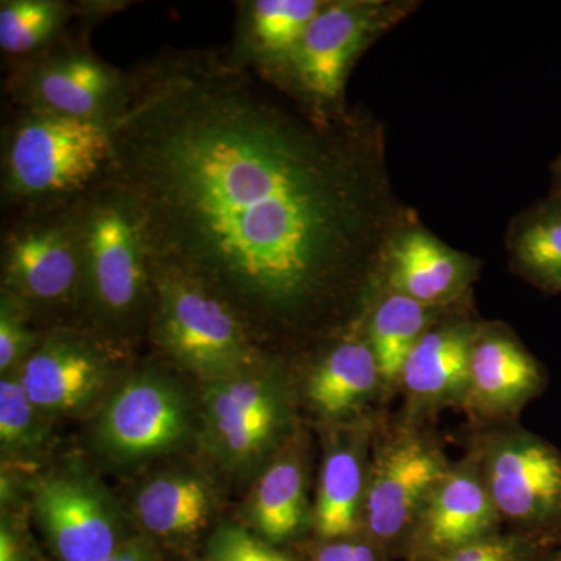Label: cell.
Masks as SVG:
<instances>
[{
  "instance_id": "obj_1",
  "label": "cell",
  "mask_w": 561,
  "mask_h": 561,
  "mask_svg": "<svg viewBox=\"0 0 561 561\" xmlns=\"http://www.w3.org/2000/svg\"><path fill=\"white\" fill-rule=\"evenodd\" d=\"M127 73L110 180L151 260L227 301L257 342L379 290L400 228L359 119L309 113L224 49H165Z\"/></svg>"
},
{
  "instance_id": "obj_2",
  "label": "cell",
  "mask_w": 561,
  "mask_h": 561,
  "mask_svg": "<svg viewBox=\"0 0 561 561\" xmlns=\"http://www.w3.org/2000/svg\"><path fill=\"white\" fill-rule=\"evenodd\" d=\"M110 124L9 105L0 146V197L7 216L60 208L110 180Z\"/></svg>"
},
{
  "instance_id": "obj_3",
  "label": "cell",
  "mask_w": 561,
  "mask_h": 561,
  "mask_svg": "<svg viewBox=\"0 0 561 561\" xmlns=\"http://www.w3.org/2000/svg\"><path fill=\"white\" fill-rule=\"evenodd\" d=\"M80 316L106 342L150 323L153 260L130 198L108 180L81 198Z\"/></svg>"
},
{
  "instance_id": "obj_4",
  "label": "cell",
  "mask_w": 561,
  "mask_h": 561,
  "mask_svg": "<svg viewBox=\"0 0 561 561\" xmlns=\"http://www.w3.org/2000/svg\"><path fill=\"white\" fill-rule=\"evenodd\" d=\"M149 330L173 364L205 382L241 375L271 359L227 301L154 261Z\"/></svg>"
},
{
  "instance_id": "obj_5",
  "label": "cell",
  "mask_w": 561,
  "mask_h": 561,
  "mask_svg": "<svg viewBox=\"0 0 561 561\" xmlns=\"http://www.w3.org/2000/svg\"><path fill=\"white\" fill-rule=\"evenodd\" d=\"M408 10V3L381 0H328L289 60L265 83L316 116H343L354 62Z\"/></svg>"
},
{
  "instance_id": "obj_6",
  "label": "cell",
  "mask_w": 561,
  "mask_h": 561,
  "mask_svg": "<svg viewBox=\"0 0 561 561\" xmlns=\"http://www.w3.org/2000/svg\"><path fill=\"white\" fill-rule=\"evenodd\" d=\"M451 467L423 423L404 416L393 426L375 427L360 534L390 561L404 559L421 507Z\"/></svg>"
},
{
  "instance_id": "obj_7",
  "label": "cell",
  "mask_w": 561,
  "mask_h": 561,
  "mask_svg": "<svg viewBox=\"0 0 561 561\" xmlns=\"http://www.w3.org/2000/svg\"><path fill=\"white\" fill-rule=\"evenodd\" d=\"M83 247L81 198L60 208L7 216L2 291L33 317L80 312Z\"/></svg>"
},
{
  "instance_id": "obj_8",
  "label": "cell",
  "mask_w": 561,
  "mask_h": 561,
  "mask_svg": "<svg viewBox=\"0 0 561 561\" xmlns=\"http://www.w3.org/2000/svg\"><path fill=\"white\" fill-rule=\"evenodd\" d=\"M474 454L504 529L561 538V453L515 421L481 426Z\"/></svg>"
},
{
  "instance_id": "obj_9",
  "label": "cell",
  "mask_w": 561,
  "mask_h": 561,
  "mask_svg": "<svg viewBox=\"0 0 561 561\" xmlns=\"http://www.w3.org/2000/svg\"><path fill=\"white\" fill-rule=\"evenodd\" d=\"M286 376L272 359L231 378L205 382L203 442L230 471H249L290 438L294 404Z\"/></svg>"
},
{
  "instance_id": "obj_10",
  "label": "cell",
  "mask_w": 561,
  "mask_h": 561,
  "mask_svg": "<svg viewBox=\"0 0 561 561\" xmlns=\"http://www.w3.org/2000/svg\"><path fill=\"white\" fill-rule=\"evenodd\" d=\"M3 87L11 106L111 124L124 106L128 73L87 41L66 36L35 57L11 61Z\"/></svg>"
},
{
  "instance_id": "obj_11",
  "label": "cell",
  "mask_w": 561,
  "mask_h": 561,
  "mask_svg": "<svg viewBox=\"0 0 561 561\" xmlns=\"http://www.w3.org/2000/svg\"><path fill=\"white\" fill-rule=\"evenodd\" d=\"M191 420L190 401L175 382L160 373H138L111 394L95 426V445L114 463H139L179 448Z\"/></svg>"
},
{
  "instance_id": "obj_12",
  "label": "cell",
  "mask_w": 561,
  "mask_h": 561,
  "mask_svg": "<svg viewBox=\"0 0 561 561\" xmlns=\"http://www.w3.org/2000/svg\"><path fill=\"white\" fill-rule=\"evenodd\" d=\"M32 507L60 561H106L127 541L108 491L81 468L36 479Z\"/></svg>"
},
{
  "instance_id": "obj_13",
  "label": "cell",
  "mask_w": 561,
  "mask_h": 561,
  "mask_svg": "<svg viewBox=\"0 0 561 561\" xmlns=\"http://www.w3.org/2000/svg\"><path fill=\"white\" fill-rule=\"evenodd\" d=\"M113 343L81 328H54L14 373L44 415H73L102 397L116 375Z\"/></svg>"
},
{
  "instance_id": "obj_14",
  "label": "cell",
  "mask_w": 561,
  "mask_h": 561,
  "mask_svg": "<svg viewBox=\"0 0 561 561\" xmlns=\"http://www.w3.org/2000/svg\"><path fill=\"white\" fill-rule=\"evenodd\" d=\"M474 454L453 463L416 516L402 561L437 559L504 531Z\"/></svg>"
},
{
  "instance_id": "obj_15",
  "label": "cell",
  "mask_w": 561,
  "mask_h": 561,
  "mask_svg": "<svg viewBox=\"0 0 561 561\" xmlns=\"http://www.w3.org/2000/svg\"><path fill=\"white\" fill-rule=\"evenodd\" d=\"M545 370L507 328L483 324L472 346L463 408L481 426L515 421L546 387Z\"/></svg>"
},
{
  "instance_id": "obj_16",
  "label": "cell",
  "mask_w": 561,
  "mask_h": 561,
  "mask_svg": "<svg viewBox=\"0 0 561 561\" xmlns=\"http://www.w3.org/2000/svg\"><path fill=\"white\" fill-rule=\"evenodd\" d=\"M482 328L470 320H440L420 339L398 383L405 419L424 423L443 409L463 408L472 346Z\"/></svg>"
},
{
  "instance_id": "obj_17",
  "label": "cell",
  "mask_w": 561,
  "mask_h": 561,
  "mask_svg": "<svg viewBox=\"0 0 561 561\" xmlns=\"http://www.w3.org/2000/svg\"><path fill=\"white\" fill-rule=\"evenodd\" d=\"M479 262L420 227H402L383 253L379 290L404 295L430 308L460 302L478 278Z\"/></svg>"
},
{
  "instance_id": "obj_18",
  "label": "cell",
  "mask_w": 561,
  "mask_h": 561,
  "mask_svg": "<svg viewBox=\"0 0 561 561\" xmlns=\"http://www.w3.org/2000/svg\"><path fill=\"white\" fill-rule=\"evenodd\" d=\"M328 0H245L236 3L234 36L225 50L236 68L268 81L297 49Z\"/></svg>"
},
{
  "instance_id": "obj_19",
  "label": "cell",
  "mask_w": 561,
  "mask_h": 561,
  "mask_svg": "<svg viewBox=\"0 0 561 561\" xmlns=\"http://www.w3.org/2000/svg\"><path fill=\"white\" fill-rule=\"evenodd\" d=\"M373 434L370 421H356L331 442L321 467L312 515L319 541L360 534Z\"/></svg>"
},
{
  "instance_id": "obj_20",
  "label": "cell",
  "mask_w": 561,
  "mask_h": 561,
  "mask_svg": "<svg viewBox=\"0 0 561 561\" xmlns=\"http://www.w3.org/2000/svg\"><path fill=\"white\" fill-rule=\"evenodd\" d=\"M383 389L364 320L324 353L309 375L306 394L312 408L330 420L354 415Z\"/></svg>"
},
{
  "instance_id": "obj_21",
  "label": "cell",
  "mask_w": 561,
  "mask_h": 561,
  "mask_svg": "<svg viewBox=\"0 0 561 561\" xmlns=\"http://www.w3.org/2000/svg\"><path fill=\"white\" fill-rule=\"evenodd\" d=\"M300 445L290 437L251 493L250 522L257 537L273 546L300 537L309 523L306 465Z\"/></svg>"
},
{
  "instance_id": "obj_22",
  "label": "cell",
  "mask_w": 561,
  "mask_h": 561,
  "mask_svg": "<svg viewBox=\"0 0 561 561\" xmlns=\"http://www.w3.org/2000/svg\"><path fill=\"white\" fill-rule=\"evenodd\" d=\"M136 516L161 540L186 541L208 527L214 494L205 479L190 472L157 476L138 491Z\"/></svg>"
},
{
  "instance_id": "obj_23",
  "label": "cell",
  "mask_w": 561,
  "mask_h": 561,
  "mask_svg": "<svg viewBox=\"0 0 561 561\" xmlns=\"http://www.w3.org/2000/svg\"><path fill=\"white\" fill-rule=\"evenodd\" d=\"M364 320L383 389H398L402 367L420 339L442 320L446 309L430 308L394 291L379 290Z\"/></svg>"
},
{
  "instance_id": "obj_24",
  "label": "cell",
  "mask_w": 561,
  "mask_h": 561,
  "mask_svg": "<svg viewBox=\"0 0 561 561\" xmlns=\"http://www.w3.org/2000/svg\"><path fill=\"white\" fill-rule=\"evenodd\" d=\"M512 265L546 294H561V197L553 194L516 220L508 239Z\"/></svg>"
},
{
  "instance_id": "obj_25",
  "label": "cell",
  "mask_w": 561,
  "mask_h": 561,
  "mask_svg": "<svg viewBox=\"0 0 561 561\" xmlns=\"http://www.w3.org/2000/svg\"><path fill=\"white\" fill-rule=\"evenodd\" d=\"M79 16V3L65 0H2L0 49L10 61L35 57L69 36V22Z\"/></svg>"
},
{
  "instance_id": "obj_26",
  "label": "cell",
  "mask_w": 561,
  "mask_h": 561,
  "mask_svg": "<svg viewBox=\"0 0 561 561\" xmlns=\"http://www.w3.org/2000/svg\"><path fill=\"white\" fill-rule=\"evenodd\" d=\"M44 413L25 393L18 376L0 381V445L3 459H35L49 443L50 431Z\"/></svg>"
},
{
  "instance_id": "obj_27",
  "label": "cell",
  "mask_w": 561,
  "mask_h": 561,
  "mask_svg": "<svg viewBox=\"0 0 561 561\" xmlns=\"http://www.w3.org/2000/svg\"><path fill=\"white\" fill-rule=\"evenodd\" d=\"M427 561H561V538L504 530L489 540Z\"/></svg>"
},
{
  "instance_id": "obj_28",
  "label": "cell",
  "mask_w": 561,
  "mask_h": 561,
  "mask_svg": "<svg viewBox=\"0 0 561 561\" xmlns=\"http://www.w3.org/2000/svg\"><path fill=\"white\" fill-rule=\"evenodd\" d=\"M44 334L32 327V319L27 311L3 294L0 298V371L2 375H13L20 370L36 346L39 345Z\"/></svg>"
},
{
  "instance_id": "obj_29",
  "label": "cell",
  "mask_w": 561,
  "mask_h": 561,
  "mask_svg": "<svg viewBox=\"0 0 561 561\" xmlns=\"http://www.w3.org/2000/svg\"><path fill=\"white\" fill-rule=\"evenodd\" d=\"M206 561H297L291 553L262 540L236 524L216 530L206 548Z\"/></svg>"
},
{
  "instance_id": "obj_30",
  "label": "cell",
  "mask_w": 561,
  "mask_h": 561,
  "mask_svg": "<svg viewBox=\"0 0 561 561\" xmlns=\"http://www.w3.org/2000/svg\"><path fill=\"white\" fill-rule=\"evenodd\" d=\"M311 561H390L386 553L364 535L339 540L319 541L312 549Z\"/></svg>"
},
{
  "instance_id": "obj_31",
  "label": "cell",
  "mask_w": 561,
  "mask_h": 561,
  "mask_svg": "<svg viewBox=\"0 0 561 561\" xmlns=\"http://www.w3.org/2000/svg\"><path fill=\"white\" fill-rule=\"evenodd\" d=\"M0 561H32L27 541L21 537L20 529L11 526L5 518L0 526Z\"/></svg>"
},
{
  "instance_id": "obj_32",
  "label": "cell",
  "mask_w": 561,
  "mask_h": 561,
  "mask_svg": "<svg viewBox=\"0 0 561 561\" xmlns=\"http://www.w3.org/2000/svg\"><path fill=\"white\" fill-rule=\"evenodd\" d=\"M106 561H154L153 552L140 540L125 541Z\"/></svg>"
},
{
  "instance_id": "obj_33",
  "label": "cell",
  "mask_w": 561,
  "mask_h": 561,
  "mask_svg": "<svg viewBox=\"0 0 561 561\" xmlns=\"http://www.w3.org/2000/svg\"><path fill=\"white\" fill-rule=\"evenodd\" d=\"M553 173H556V195L561 197V157L553 165Z\"/></svg>"
}]
</instances>
